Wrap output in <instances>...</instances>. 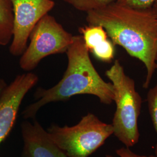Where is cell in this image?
<instances>
[{
	"mask_svg": "<svg viewBox=\"0 0 157 157\" xmlns=\"http://www.w3.org/2000/svg\"><path fill=\"white\" fill-rule=\"evenodd\" d=\"M156 0H117V2L124 6L136 9L151 8Z\"/></svg>",
	"mask_w": 157,
	"mask_h": 157,
	"instance_id": "obj_13",
	"label": "cell"
},
{
	"mask_svg": "<svg viewBox=\"0 0 157 157\" xmlns=\"http://www.w3.org/2000/svg\"><path fill=\"white\" fill-rule=\"evenodd\" d=\"M21 133L23 141L22 157H67L36 119L33 123L23 121Z\"/></svg>",
	"mask_w": 157,
	"mask_h": 157,
	"instance_id": "obj_8",
	"label": "cell"
},
{
	"mask_svg": "<svg viewBox=\"0 0 157 157\" xmlns=\"http://www.w3.org/2000/svg\"><path fill=\"white\" fill-rule=\"evenodd\" d=\"M38 80L34 73H23L17 76L4 90L0 97V144L13 129L23 98Z\"/></svg>",
	"mask_w": 157,
	"mask_h": 157,
	"instance_id": "obj_7",
	"label": "cell"
},
{
	"mask_svg": "<svg viewBox=\"0 0 157 157\" xmlns=\"http://www.w3.org/2000/svg\"><path fill=\"white\" fill-rule=\"evenodd\" d=\"M86 13L88 25L102 26L114 45L122 47L144 65L147 75L143 87L147 89L157 59V17L152 8L136 9L116 1Z\"/></svg>",
	"mask_w": 157,
	"mask_h": 157,
	"instance_id": "obj_1",
	"label": "cell"
},
{
	"mask_svg": "<svg viewBox=\"0 0 157 157\" xmlns=\"http://www.w3.org/2000/svg\"><path fill=\"white\" fill-rule=\"evenodd\" d=\"M82 36H73L72 43L66 52L67 69L61 80L48 89L38 88L37 100L23 111L24 119H34L41 107L51 102L65 101L75 95L89 94L97 97L102 104L110 105L114 101V88L98 73L90 59Z\"/></svg>",
	"mask_w": 157,
	"mask_h": 157,
	"instance_id": "obj_2",
	"label": "cell"
},
{
	"mask_svg": "<svg viewBox=\"0 0 157 157\" xmlns=\"http://www.w3.org/2000/svg\"><path fill=\"white\" fill-rule=\"evenodd\" d=\"M13 14L11 0H0V45H8L12 39Z\"/></svg>",
	"mask_w": 157,
	"mask_h": 157,
	"instance_id": "obj_10",
	"label": "cell"
},
{
	"mask_svg": "<svg viewBox=\"0 0 157 157\" xmlns=\"http://www.w3.org/2000/svg\"><path fill=\"white\" fill-rule=\"evenodd\" d=\"M114 88L116 110L112 120L114 136L126 147H132L139 141L138 120L142 99L136 89L135 80L128 76L117 59L105 72Z\"/></svg>",
	"mask_w": 157,
	"mask_h": 157,
	"instance_id": "obj_3",
	"label": "cell"
},
{
	"mask_svg": "<svg viewBox=\"0 0 157 157\" xmlns=\"http://www.w3.org/2000/svg\"><path fill=\"white\" fill-rule=\"evenodd\" d=\"M156 69H157V63H156Z\"/></svg>",
	"mask_w": 157,
	"mask_h": 157,
	"instance_id": "obj_17",
	"label": "cell"
},
{
	"mask_svg": "<svg viewBox=\"0 0 157 157\" xmlns=\"http://www.w3.org/2000/svg\"><path fill=\"white\" fill-rule=\"evenodd\" d=\"M147 101L152 123L157 133V83L148 90L147 95ZM154 152L155 155L157 157V142Z\"/></svg>",
	"mask_w": 157,
	"mask_h": 157,
	"instance_id": "obj_12",
	"label": "cell"
},
{
	"mask_svg": "<svg viewBox=\"0 0 157 157\" xmlns=\"http://www.w3.org/2000/svg\"><path fill=\"white\" fill-rule=\"evenodd\" d=\"M115 152L118 157H157L155 155H140L135 152L133 151L129 147H124L120 148L116 150ZM105 157H115L112 155L107 154Z\"/></svg>",
	"mask_w": 157,
	"mask_h": 157,
	"instance_id": "obj_14",
	"label": "cell"
},
{
	"mask_svg": "<svg viewBox=\"0 0 157 157\" xmlns=\"http://www.w3.org/2000/svg\"><path fill=\"white\" fill-rule=\"evenodd\" d=\"M47 132L67 157H89L113 134L112 124L105 123L88 113L73 126L52 124Z\"/></svg>",
	"mask_w": 157,
	"mask_h": 157,
	"instance_id": "obj_4",
	"label": "cell"
},
{
	"mask_svg": "<svg viewBox=\"0 0 157 157\" xmlns=\"http://www.w3.org/2000/svg\"><path fill=\"white\" fill-rule=\"evenodd\" d=\"M73 39V35L63 28L54 17L47 14L30 34V43L19 59L20 67L30 72L45 57L66 53Z\"/></svg>",
	"mask_w": 157,
	"mask_h": 157,
	"instance_id": "obj_5",
	"label": "cell"
},
{
	"mask_svg": "<svg viewBox=\"0 0 157 157\" xmlns=\"http://www.w3.org/2000/svg\"><path fill=\"white\" fill-rule=\"evenodd\" d=\"M13 14L10 52L21 56L27 47L30 34L40 20L55 6L53 0H11Z\"/></svg>",
	"mask_w": 157,
	"mask_h": 157,
	"instance_id": "obj_6",
	"label": "cell"
},
{
	"mask_svg": "<svg viewBox=\"0 0 157 157\" xmlns=\"http://www.w3.org/2000/svg\"><path fill=\"white\" fill-rule=\"evenodd\" d=\"M80 11L86 13L99 10L116 2L117 0H63Z\"/></svg>",
	"mask_w": 157,
	"mask_h": 157,
	"instance_id": "obj_11",
	"label": "cell"
},
{
	"mask_svg": "<svg viewBox=\"0 0 157 157\" xmlns=\"http://www.w3.org/2000/svg\"><path fill=\"white\" fill-rule=\"evenodd\" d=\"M152 10H153V11L154 12V13H155V15H156L157 17V0H156L155 1V2L154 3L153 6H152Z\"/></svg>",
	"mask_w": 157,
	"mask_h": 157,
	"instance_id": "obj_16",
	"label": "cell"
},
{
	"mask_svg": "<svg viewBox=\"0 0 157 157\" xmlns=\"http://www.w3.org/2000/svg\"><path fill=\"white\" fill-rule=\"evenodd\" d=\"M6 86H7V84L6 83L5 80L2 78H0V97Z\"/></svg>",
	"mask_w": 157,
	"mask_h": 157,
	"instance_id": "obj_15",
	"label": "cell"
},
{
	"mask_svg": "<svg viewBox=\"0 0 157 157\" xmlns=\"http://www.w3.org/2000/svg\"><path fill=\"white\" fill-rule=\"evenodd\" d=\"M78 32L83 37L86 48L95 58L107 63L112 61L115 54V45L108 39L102 26L88 25L80 27Z\"/></svg>",
	"mask_w": 157,
	"mask_h": 157,
	"instance_id": "obj_9",
	"label": "cell"
}]
</instances>
